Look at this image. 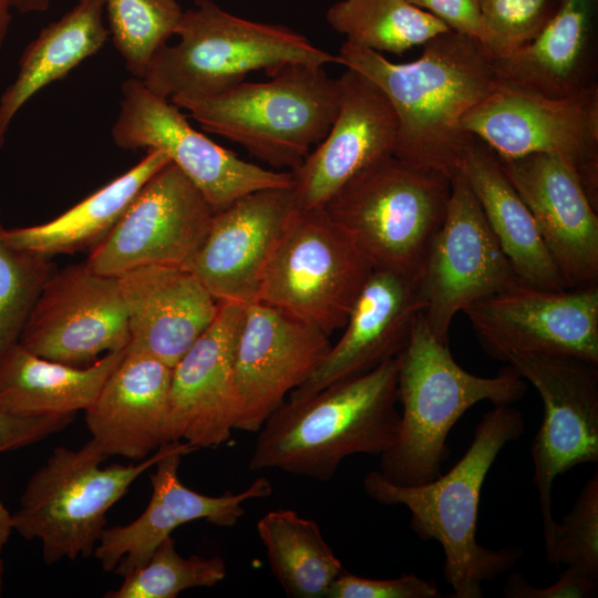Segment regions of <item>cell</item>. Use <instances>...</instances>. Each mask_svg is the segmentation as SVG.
Listing matches in <instances>:
<instances>
[{"mask_svg":"<svg viewBox=\"0 0 598 598\" xmlns=\"http://www.w3.org/2000/svg\"><path fill=\"white\" fill-rule=\"evenodd\" d=\"M338 58L390 101L398 122L393 155L450 178L472 138L461 120L502 86L494 56L475 38L453 30L425 42L421 56L408 63L348 42Z\"/></svg>","mask_w":598,"mask_h":598,"instance_id":"cell-1","label":"cell"},{"mask_svg":"<svg viewBox=\"0 0 598 598\" xmlns=\"http://www.w3.org/2000/svg\"><path fill=\"white\" fill-rule=\"evenodd\" d=\"M523 414L512 404H496L477 423L470 447L446 473L421 485L391 482L370 471L363 488L373 501L401 505L411 513L410 526L422 540H436L444 553L443 574L453 598H481L483 582L514 568L519 548L492 549L476 537L483 483L499 452L520 437Z\"/></svg>","mask_w":598,"mask_h":598,"instance_id":"cell-2","label":"cell"},{"mask_svg":"<svg viewBox=\"0 0 598 598\" xmlns=\"http://www.w3.org/2000/svg\"><path fill=\"white\" fill-rule=\"evenodd\" d=\"M398 404L396 358L306 399L286 400L257 432L249 468L329 481L346 457L380 456L392 446Z\"/></svg>","mask_w":598,"mask_h":598,"instance_id":"cell-3","label":"cell"},{"mask_svg":"<svg viewBox=\"0 0 598 598\" xmlns=\"http://www.w3.org/2000/svg\"><path fill=\"white\" fill-rule=\"evenodd\" d=\"M396 361L400 424L394 443L380 455L379 471L400 485H421L442 474L450 431L468 409L481 401L513 404L528 388L509 364L494 377L464 370L448 343L432 333L423 312Z\"/></svg>","mask_w":598,"mask_h":598,"instance_id":"cell-4","label":"cell"},{"mask_svg":"<svg viewBox=\"0 0 598 598\" xmlns=\"http://www.w3.org/2000/svg\"><path fill=\"white\" fill-rule=\"evenodd\" d=\"M264 82H241L218 94L169 100L200 126L245 147L276 168H297L329 132L339 83L323 66L286 63Z\"/></svg>","mask_w":598,"mask_h":598,"instance_id":"cell-5","label":"cell"},{"mask_svg":"<svg viewBox=\"0 0 598 598\" xmlns=\"http://www.w3.org/2000/svg\"><path fill=\"white\" fill-rule=\"evenodd\" d=\"M175 35L178 41L155 53L142 79L168 100L218 94L244 82L249 72H268L286 63H339L338 55L313 45L303 34L240 18L213 0H194Z\"/></svg>","mask_w":598,"mask_h":598,"instance_id":"cell-6","label":"cell"},{"mask_svg":"<svg viewBox=\"0 0 598 598\" xmlns=\"http://www.w3.org/2000/svg\"><path fill=\"white\" fill-rule=\"evenodd\" d=\"M451 193L445 174L394 155L359 172L322 206L372 266L416 281Z\"/></svg>","mask_w":598,"mask_h":598,"instance_id":"cell-7","label":"cell"},{"mask_svg":"<svg viewBox=\"0 0 598 598\" xmlns=\"http://www.w3.org/2000/svg\"><path fill=\"white\" fill-rule=\"evenodd\" d=\"M163 444L135 464L101 467L109 456L91 437L80 448L59 446L29 478L12 514L13 530L41 543L43 560L93 555L105 528L107 511L132 483L172 447Z\"/></svg>","mask_w":598,"mask_h":598,"instance_id":"cell-8","label":"cell"},{"mask_svg":"<svg viewBox=\"0 0 598 598\" xmlns=\"http://www.w3.org/2000/svg\"><path fill=\"white\" fill-rule=\"evenodd\" d=\"M372 271L322 207L297 208L269 257L257 301L330 336L344 327Z\"/></svg>","mask_w":598,"mask_h":598,"instance_id":"cell-9","label":"cell"},{"mask_svg":"<svg viewBox=\"0 0 598 598\" xmlns=\"http://www.w3.org/2000/svg\"><path fill=\"white\" fill-rule=\"evenodd\" d=\"M461 128L498 157H565L598 208V83L565 97L502 85L463 116Z\"/></svg>","mask_w":598,"mask_h":598,"instance_id":"cell-10","label":"cell"},{"mask_svg":"<svg viewBox=\"0 0 598 598\" xmlns=\"http://www.w3.org/2000/svg\"><path fill=\"white\" fill-rule=\"evenodd\" d=\"M121 93L120 111L111 128L116 146L163 151L215 213L251 192L293 186L290 171L266 169L239 158L196 131L178 106L151 91L141 79L125 80Z\"/></svg>","mask_w":598,"mask_h":598,"instance_id":"cell-11","label":"cell"},{"mask_svg":"<svg viewBox=\"0 0 598 598\" xmlns=\"http://www.w3.org/2000/svg\"><path fill=\"white\" fill-rule=\"evenodd\" d=\"M518 282L478 200L458 169L451 177L444 220L415 281L425 303V322L437 340L448 343L450 327L457 312Z\"/></svg>","mask_w":598,"mask_h":598,"instance_id":"cell-12","label":"cell"},{"mask_svg":"<svg viewBox=\"0 0 598 598\" xmlns=\"http://www.w3.org/2000/svg\"><path fill=\"white\" fill-rule=\"evenodd\" d=\"M214 215L203 193L171 161L143 185L86 264L112 277L145 266L189 268Z\"/></svg>","mask_w":598,"mask_h":598,"instance_id":"cell-13","label":"cell"},{"mask_svg":"<svg viewBox=\"0 0 598 598\" xmlns=\"http://www.w3.org/2000/svg\"><path fill=\"white\" fill-rule=\"evenodd\" d=\"M463 312L494 359L522 354L598 362V286L556 290L518 282Z\"/></svg>","mask_w":598,"mask_h":598,"instance_id":"cell-14","label":"cell"},{"mask_svg":"<svg viewBox=\"0 0 598 598\" xmlns=\"http://www.w3.org/2000/svg\"><path fill=\"white\" fill-rule=\"evenodd\" d=\"M538 392L544 417L530 445L544 535L555 478L574 466L598 462V362L573 357L512 354L506 361Z\"/></svg>","mask_w":598,"mask_h":598,"instance_id":"cell-15","label":"cell"},{"mask_svg":"<svg viewBox=\"0 0 598 598\" xmlns=\"http://www.w3.org/2000/svg\"><path fill=\"white\" fill-rule=\"evenodd\" d=\"M18 342L41 358L79 368L126 349L130 330L118 278L93 271L86 261L53 272Z\"/></svg>","mask_w":598,"mask_h":598,"instance_id":"cell-16","label":"cell"},{"mask_svg":"<svg viewBox=\"0 0 598 598\" xmlns=\"http://www.w3.org/2000/svg\"><path fill=\"white\" fill-rule=\"evenodd\" d=\"M329 337L261 301L245 305L234 349L236 430L257 433L324 359Z\"/></svg>","mask_w":598,"mask_h":598,"instance_id":"cell-17","label":"cell"},{"mask_svg":"<svg viewBox=\"0 0 598 598\" xmlns=\"http://www.w3.org/2000/svg\"><path fill=\"white\" fill-rule=\"evenodd\" d=\"M498 159L534 216L567 288L598 286L597 207L573 164L545 153Z\"/></svg>","mask_w":598,"mask_h":598,"instance_id":"cell-18","label":"cell"},{"mask_svg":"<svg viewBox=\"0 0 598 598\" xmlns=\"http://www.w3.org/2000/svg\"><path fill=\"white\" fill-rule=\"evenodd\" d=\"M244 306L220 302L215 320L172 368L165 444L218 446L236 430L234 349Z\"/></svg>","mask_w":598,"mask_h":598,"instance_id":"cell-19","label":"cell"},{"mask_svg":"<svg viewBox=\"0 0 598 598\" xmlns=\"http://www.w3.org/2000/svg\"><path fill=\"white\" fill-rule=\"evenodd\" d=\"M196 450L186 442H174L154 465L153 493L145 511L130 524L104 528L93 551L103 570L125 577L144 566L156 547L181 525L205 519L219 527H231L244 515L246 501L272 493L266 477L237 494L208 496L188 488L178 477V467L182 456Z\"/></svg>","mask_w":598,"mask_h":598,"instance_id":"cell-20","label":"cell"},{"mask_svg":"<svg viewBox=\"0 0 598 598\" xmlns=\"http://www.w3.org/2000/svg\"><path fill=\"white\" fill-rule=\"evenodd\" d=\"M293 186L246 194L215 213L189 270L218 302L257 301L264 270L289 217Z\"/></svg>","mask_w":598,"mask_h":598,"instance_id":"cell-21","label":"cell"},{"mask_svg":"<svg viewBox=\"0 0 598 598\" xmlns=\"http://www.w3.org/2000/svg\"><path fill=\"white\" fill-rule=\"evenodd\" d=\"M337 80L339 109L329 132L290 171L298 208L322 207L359 172L394 154L398 122L383 91L348 68Z\"/></svg>","mask_w":598,"mask_h":598,"instance_id":"cell-22","label":"cell"},{"mask_svg":"<svg viewBox=\"0 0 598 598\" xmlns=\"http://www.w3.org/2000/svg\"><path fill=\"white\" fill-rule=\"evenodd\" d=\"M424 308L414 281L392 271L373 270L348 316L342 336L287 400L306 399L396 358Z\"/></svg>","mask_w":598,"mask_h":598,"instance_id":"cell-23","label":"cell"},{"mask_svg":"<svg viewBox=\"0 0 598 598\" xmlns=\"http://www.w3.org/2000/svg\"><path fill=\"white\" fill-rule=\"evenodd\" d=\"M117 278L127 312V349L171 368L212 324L220 308L188 268L145 266Z\"/></svg>","mask_w":598,"mask_h":598,"instance_id":"cell-24","label":"cell"},{"mask_svg":"<svg viewBox=\"0 0 598 598\" xmlns=\"http://www.w3.org/2000/svg\"><path fill=\"white\" fill-rule=\"evenodd\" d=\"M172 368L128 350L85 410L92 439L107 456L145 460L164 443Z\"/></svg>","mask_w":598,"mask_h":598,"instance_id":"cell-25","label":"cell"},{"mask_svg":"<svg viewBox=\"0 0 598 598\" xmlns=\"http://www.w3.org/2000/svg\"><path fill=\"white\" fill-rule=\"evenodd\" d=\"M598 0H560L527 45L494 58L502 85L548 97H565L596 84Z\"/></svg>","mask_w":598,"mask_h":598,"instance_id":"cell-26","label":"cell"},{"mask_svg":"<svg viewBox=\"0 0 598 598\" xmlns=\"http://www.w3.org/2000/svg\"><path fill=\"white\" fill-rule=\"evenodd\" d=\"M458 169L519 281L537 288L566 289L534 216L505 175L497 155L472 136Z\"/></svg>","mask_w":598,"mask_h":598,"instance_id":"cell-27","label":"cell"},{"mask_svg":"<svg viewBox=\"0 0 598 598\" xmlns=\"http://www.w3.org/2000/svg\"><path fill=\"white\" fill-rule=\"evenodd\" d=\"M125 352L110 351L79 368L41 358L17 342L0 357V409L21 416L85 411Z\"/></svg>","mask_w":598,"mask_h":598,"instance_id":"cell-28","label":"cell"},{"mask_svg":"<svg viewBox=\"0 0 598 598\" xmlns=\"http://www.w3.org/2000/svg\"><path fill=\"white\" fill-rule=\"evenodd\" d=\"M103 11L104 0H79L25 47L16 79L0 96V150L12 120L37 92L103 48L109 37Z\"/></svg>","mask_w":598,"mask_h":598,"instance_id":"cell-29","label":"cell"},{"mask_svg":"<svg viewBox=\"0 0 598 598\" xmlns=\"http://www.w3.org/2000/svg\"><path fill=\"white\" fill-rule=\"evenodd\" d=\"M169 157L161 150L147 148L146 155L131 169L41 225L3 229L11 246L45 257L91 250L114 228L143 185Z\"/></svg>","mask_w":598,"mask_h":598,"instance_id":"cell-30","label":"cell"},{"mask_svg":"<svg viewBox=\"0 0 598 598\" xmlns=\"http://www.w3.org/2000/svg\"><path fill=\"white\" fill-rule=\"evenodd\" d=\"M271 573L292 598H327L344 570L315 520L292 509H276L257 523Z\"/></svg>","mask_w":598,"mask_h":598,"instance_id":"cell-31","label":"cell"},{"mask_svg":"<svg viewBox=\"0 0 598 598\" xmlns=\"http://www.w3.org/2000/svg\"><path fill=\"white\" fill-rule=\"evenodd\" d=\"M346 42L375 52L402 54L451 29L406 0H340L326 12Z\"/></svg>","mask_w":598,"mask_h":598,"instance_id":"cell-32","label":"cell"},{"mask_svg":"<svg viewBox=\"0 0 598 598\" xmlns=\"http://www.w3.org/2000/svg\"><path fill=\"white\" fill-rule=\"evenodd\" d=\"M107 30L125 68L143 79L155 53L175 35L184 13L177 0H104Z\"/></svg>","mask_w":598,"mask_h":598,"instance_id":"cell-33","label":"cell"},{"mask_svg":"<svg viewBox=\"0 0 598 598\" xmlns=\"http://www.w3.org/2000/svg\"><path fill=\"white\" fill-rule=\"evenodd\" d=\"M227 568L219 557H183L172 536L154 550L148 561L124 577L122 585L105 598H175L183 590L213 587L225 579Z\"/></svg>","mask_w":598,"mask_h":598,"instance_id":"cell-34","label":"cell"},{"mask_svg":"<svg viewBox=\"0 0 598 598\" xmlns=\"http://www.w3.org/2000/svg\"><path fill=\"white\" fill-rule=\"evenodd\" d=\"M0 220V357L19 341L23 326L48 279L50 257L18 249L3 238Z\"/></svg>","mask_w":598,"mask_h":598,"instance_id":"cell-35","label":"cell"},{"mask_svg":"<svg viewBox=\"0 0 598 598\" xmlns=\"http://www.w3.org/2000/svg\"><path fill=\"white\" fill-rule=\"evenodd\" d=\"M549 563L573 566L598 580V473L585 483L561 522L544 535Z\"/></svg>","mask_w":598,"mask_h":598,"instance_id":"cell-36","label":"cell"},{"mask_svg":"<svg viewBox=\"0 0 598 598\" xmlns=\"http://www.w3.org/2000/svg\"><path fill=\"white\" fill-rule=\"evenodd\" d=\"M560 0H478L482 45L499 58L530 43L556 12Z\"/></svg>","mask_w":598,"mask_h":598,"instance_id":"cell-37","label":"cell"},{"mask_svg":"<svg viewBox=\"0 0 598 598\" xmlns=\"http://www.w3.org/2000/svg\"><path fill=\"white\" fill-rule=\"evenodd\" d=\"M435 581L409 574L394 579H370L343 570L327 598H439Z\"/></svg>","mask_w":598,"mask_h":598,"instance_id":"cell-38","label":"cell"},{"mask_svg":"<svg viewBox=\"0 0 598 598\" xmlns=\"http://www.w3.org/2000/svg\"><path fill=\"white\" fill-rule=\"evenodd\" d=\"M598 592V580L580 569L567 566L547 587H535L518 573L512 574L503 588L506 598H591Z\"/></svg>","mask_w":598,"mask_h":598,"instance_id":"cell-39","label":"cell"},{"mask_svg":"<svg viewBox=\"0 0 598 598\" xmlns=\"http://www.w3.org/2000/svg\"><path fill=\"white\" fill-rule=\"evenodd\" d=\"M76 414L21 416L0 409V454L37 443L69 426Z\"/></svg>","mask_w":598,"mask_h":598,"instance_id":"cell-40","label":"cell"},{"mask_svg":"<svg viewBox=\"0 0 598 598\" xmlns=\"http://www.w3.org/2000/svg\"><path fill=\"white\" fill-rule=\"evenodd\" d=\"M435 16L451 30L470 35L482 44L483 30L478 0H406Z\"/></svg>","mask_w":598,"mask_h":598,"instance_id":"cell-41","label":"cell"},{"mask_svg":"<svg viewBox=\"0 0 598 598\" xmlns=\"http://www.w3.org/2000/svg\"><path fill=\"white\" fill-rule=\"evenodd\" d=\"M53 0H10L12 8L23 13L44 12Z\"/></svg>","mask_w":598,"mask_h":598,"instance_id":"cell-42","label":"cell"},{"mask_svg":"<svg viewBox=\"0 0 598 598\" xmlns=\"http://www.w3.org/2000/svg\"><path fill=\"white\" fill-rule=\"evenodd\" d=\"M13 532L12 514L0 501V553Z\"/></svg>","mask_w":598,"mask_h":598,"instance_id":"cell-43","label":"cell"},{"mask_svg":"<svg viewBox=\"0 0 598 598\" xmlns=\"http://www.w3.org/2000/svg\"><path fill=\"white\" fill-rule=\"evenodd\" d=\"M12 8L10 0H0V50L4 42L9 23L11 20L10 9Z\"/></svg>","mask_w":598,"mask_h":598,"instance_id":"cell-44","label":"cell"},{"mask_svg":"<svg viewBox=\"0 0 598 598\" xmlns=\"http://www.w3.org/2000/svg\"><path fill=\"white\" fill-rule=\"evenodd\" d=\"M2 579H3V563L0 557V595H1Z\"/></svg>","mask_w":598,"mask_h":598,"instance_id":"cell-45","label":"cell"}]
</instances>
